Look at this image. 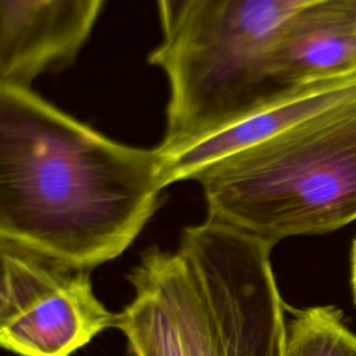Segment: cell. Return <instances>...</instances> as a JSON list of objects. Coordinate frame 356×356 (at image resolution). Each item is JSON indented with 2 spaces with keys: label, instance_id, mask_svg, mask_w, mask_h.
Masks as SVG:
<instances>
[{
  "label": "cell",
  "instance_id": "ba28073f",
  "mask_svg": "<svg viewBox=\"0 0 356 356\" xmlns=\"http://www.w3.org/2000/svg\"><path fill=\"white\" fill-rule=\"evenodd\" d=\"M356 96V75L305 85L284 93L234 124L163 156L164 186L195 179L213 164L235 152L266 140L284 129Z\"/></svg>",
  "mask_w": 356,
  "mask_h": 356
},
{
  "label": "cell",
  "instance_id": "7a4b0ae2",
  "mask_svg": "<svg viewBox=\"0 0 356 356\" xmlns=\"http://www.w3.org/2000/svg\"><path fill=\"white\" fill-rule=\"evenodd\" d=\"M207 217L274 248L356 220V96L235 152L195 179Z\"/></svg>",
  "mask_w": 356,
  "mask_h": 356
},
{
  "label": "cell",
  "instance_id": "6da1fadb",
  "mask_svg": "<svg viewBox=\"0 0 356 356\" xmlns=\"http://www.w3.org/2000/svg\"><path fill=\"white\" fill-rule=\"evenodd\" d=\"M163 156L114 140L39 96L0 85V239L93 270L157 210Z\"/></svg>",
  "mask_w": 356,
  "mask_h": 356
},
{
  "label": "cell",
  "instance_id": "9c48e42d",
  "mask_svg": "<svg viewBox=\"0 0 356 356\" xmlns=\"http://www.w3.org/2000/svg\"><path fill=\"white\" fill-rule=\"evenodd\" d=\"M134 296L118 313L122 331L135 356H189L167 299L152 248L128 274Z\"/></svg>",
  "mask_w": 356,
  "mask_h": 356
},
{
  "label": "cell",
  "instance_id": "8992f818",
  "mask_svg": "<svg viewBox=\"0 0 356 356\" xmlns=\"http://www.w3.org/2000/svg\"><path fill=\"white\" fill-rule=\"evenodd\" d=\"M350 75H356V22L345 0L313 1L270 44L261 65L260 107L296 88Z\"/></svg>",
  "mask_w": 356,
  "mask_h": 356
},
{
  "label": "cell",
  "instance_id": "52a82bcc",
  "mask_svg": "<svg viewBox=\"0 0 356 356\" xmlns=\"http://www.w3.org/2000/svg\"><path fill=\"white\" fill-rule=\"evenodd\" d=\"M106 0H0V85L31 86L75 61Z\"/></svg>",
  "mask_w": 356,
  "mask_h": 356
},
{
  "label": "cell",
  "instance_id": "3957f363",
  "mask_svg": "<svg viewBox=\"0 0 356 356\" xmlns=\"http://www.w3.org/2000/svg\"><path fill=\"white\" fill-rule=\"evenodd\" d=\"M317 0H191L149 64L168 82L161 154L260 107L261 65L284 24Z\"/></svg>",
  "mask_w": 356,
  "mask_h": 356
},
{
  "label": "cell",
  "instance_id": "277c9868",
  "mask_svg": "<svg viewBox=\"0 0 356 356\" xmlns=\"http://www.w3.org/2000/svg\"><path fill=\"white\" fill-rule=\"evenodd\" d=\"M271 249L210 217L181 234L177 250L202 282L220 356H284L286 305L273 273Z\"/></svg>",
  "mask_w": 356,
  "mask_h": 356
},
{
  "label": "cell",
  "instance_id": "8fae6325",
  "mask_svg": "<svg viewBox=\"0 0 356 356\" xmlns=\"http://www.w3.org/2000/svg\"><path fill=\"white\" fill-rule=\"evenodd\" d=\"M163 38L168 36L179 24L191 0H156Z\"/></svg>",
  "mask_w": 356,
  "mask_h": 356
},
{
  "label": "cell",
  "instance_id": "30bf717a",
  "mask_svg": "<svg viewBox=\"0 0 356 356\" xmlns=\"http://www.w3.org/2000/svg\"><path fill=\"white\" fill-rule=\"evenodd\" d=\"M284 356H356V334L335 306L288 307Z\"/></svg>",
  "mask_w": 356,
  "mask_h": 356
},
{
  "label": "cell",
  "instance_id": "7c38bea8",
  "mask_svg": "<svg viewBox=\"0 0 356 356\" xmlns=\"http://www.w3.org/2000/svg\"><path fill=\"white\" fill-rule=\"evenodd\" d=\"M350 282H352V289H353V299L356 303V238L353 241L352 254H350Z\"/></svg>",
  "mask_w": 356,
  "mask_h": 356
},
{
  "label": "cell",
  "instance_id": "4fadbf2b",
  "mask_svg": "<svg viewBox=\"0 0 356 356\" xmlns=\"http://www.w3.org/2000/svg\"><path fill=\"white\" fill-rule=\"evenodd\" d=\"M345 4L350 13V17L356 22V0H345Z\"/></svg>",
  "mask_w": 356,
  "mask_h": 356
},
{
  "label": "cell",
  "instance_id": "5b68a950",
  "mask_svg": "<svg viewBox=\"0 0 356 356\" xmlns=\"http://www.w3.org/2000/svg\"><path fill=\"white\" fill-rule=\"evenodd\" d=\"M0 345L19 356H71L117 325L90 271L0 239Z\"/></svg>",
  "mask_w": 356,
  "mask_h": 356
}]
</instances>
